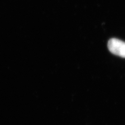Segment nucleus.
I'll use <instances>...</instances> for the list:
<instances>
[{
	"label": "nucleus",
	"instance_id": "1",
	"mask_svg": "<svg viewBox=\"0 0 125 125\" xmlns=\"http://www.w3.org/2000/svg\"><path fill=\"white\" fill-rule=\"evenodd\" d=\"M107 47L112 53L125 58V42L115 38H112L108 41Z\"/></svg>",
	"mask_w": 125,
	"mask_h": 125
}]
</instances>
